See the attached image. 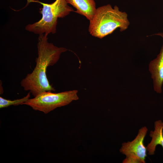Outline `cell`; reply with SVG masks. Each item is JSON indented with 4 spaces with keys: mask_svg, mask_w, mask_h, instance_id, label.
Wrapping results in <instances>:
<instances>
[{
    "mask_svg": "<svg viewBox=\"0 0 163 163\" xmlns=\"http://www.w3.org/2000/svg\"><path fill=\"white\" fill-rule=\"evenodd\" d=\"M48 35H39L36 66L33 71L28 74L21 82V85L24 89L29 91L34 97L44 92L55 91L47 78V69L48 66L56 63L61 54L67 50L65 48L58 47L49 43Z\"/></svg>",
    "mask_w": 163,
    "mask_h": 163,
    "instance_id": "1",
    "label": "cell"
},
{
    "mask_svg": "<svg viewBox=\"0 0 163 163\" xmlns=\"http://www.w3.org/2000/svg\"><path fill=\"white\" fill-rule=\"evenodd\" d=\"M89 21L90 34L100 39L111 34L118 28L120 31H124L130 24L126 12L120 11L116 5L113 8L110 4L97 8L92 18Z\"/></svg>",
    "mask_w": 163,
    "mask_h": 163,
    "instance_id": "2",
    "label": "cell"
},
{
    "mask_svg": "<svg viewBox=\"0 0 163 163\" xmlns=\"http://www.w3.org/2000/svg\"><path fill=\"white\" fill-rule=\"evenodd\" d=\"M27 0V4L30 2H36L43 6L39 11L42 15L41 18L33 24H28L25 28L26 30L39 35L55 33L58 18H63L74 11L66 0H56L51 4L43 3L38 0Z\"/></svg>",
    "mask_w": 163,
    "mask_h": 163,
    "instance_id": "3",
    "label": "cell"
},
{
    "mask_svg": "<svg viewBox=\"0 0 163 163\" xmlns=\"http://www.w3.org/2000/svg\"><path fill=\"white\" fill-rule=\"evenodd\" d=\"M77 93V90L58 93L46 91L29 99L23 104L30 106L34 110L47 114L58 107L67 105L73 101L78 100Z\"/></svg>",
    "mask_w": 163,
    "mask_h": 163,
    "instance_id": "4",
    "label": "cell"
},
{
    "mask_svg": "<svg viewBox=\"0 0 163 163\" xmlns=\"http://www.w3.org/2000/svg\"><path fill=\"white\" fill-rule=\"evenodd\" d=\"M148 129L146 126L141 128L135 138L131 142H123L120 149L126 158L123 163H145L147 157V149L144 144V140Z\"/></svg>",
    "mask_w": 163,
    "mask_h": 163,
    "instance_id": "5",
    "label": "cell"
},
{
    "mask_svg": "<svg viewBox=\"0 0 163 163\" xmlns=\"http://www.w3.org/2000/svg\"><path fill=\"white\" fill-rule=\"evenodd\" d=\"M155 34L161 36L163 39V33ZM149 70L153 79L154 90L158 93H161L163 83V44L157 58L150 62Z\"/></svg>",
    "mask_w": 163,
    "mask_h": 163,
    "instance_id": "6",
    "label": "cell"
},
{
    "mask_svg": "<svg viewBox=\"0 0 163 163\" xmlns=\"http://www.w3.org/2000/svg\"><path fill=\"white\" fill-rule=\"evenodd\" d=\"M66 1L75 8L76 12L85 16L89 21L92 18L97 9L94 0Z\"/></svg>",
    "mask_w": 163,
    "mask_h": 163,
    "instance_id": "7",
    "label": "cell"
},
{
    "mask_svg": "<svg viewBox=\"0 0 163 163\" xmlns=\"http://www.w3.org/2000/svg\"><path fill=\"white\" fill-rule=\"evenodd\" d=\"M150 136L152 140L146 147L148 154H155L156 146H161L163 148V122L161 120L156 121L154 123V130L150 132Z\"/></svg>",
    "mask_w": 163,
    "mask_h": 163,
    "instance_id": "8",
    "label": "cell"
},
{
    "mask_svg": "<svg viewBox=\"0 0 163 163\" xmlns=\"http://www.w3.org/2000/svg\"><path fill=\"white\" fill-rule=\"evenodd\" d=\"M31 93L29 92L27 95L21 98L13 100L5 99L0 97V108H2L9 107L11 106H17L23 104L30 99Z\"/></svg>",
    "mask_w": 163,
    "mask_h": 163,
    "instance_id": "9",
    "label": "cell"
}]
</instances>
